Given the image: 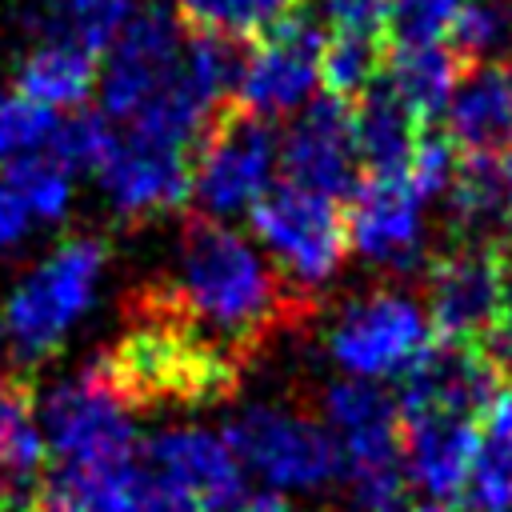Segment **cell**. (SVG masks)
I'll return each mask as SVG.
<instances>
[{
	"instance_id": "cell-1",
	"label": "cell",
	"mask_w": 512,
	"mask_h": 512,
	"mask_svg": "<svg viewBox=\"0 0 512 512\" xmlns=\"http://www.w3.org/2000/svg\"><path fill=\"white\" fill-rule=\"evenodd\" d=\"M128 312L164 316L248 368V360L280 328L312 316V300L288 284L236 228L216 216L188 212L180 224L176 272L144 280L128 296Z\"/></svg>"
},
{
	"instance_id": "cell-2",
	"label": "cell",
	"mask_w": 512,
	"mask_h": 512,
	"mask_svg": "<svg viewBox=\"0 0 512 512\" xmlns=\"http://www.w3.org/2000/svg\"><path fill=\"white\" fill-rule=\"evenodd\" d=\"M128 320L132 328L88 364L128 412L204 408L236 396L244 380V368L236 360L208 348L164 316L128 312Z\"/></svg>"
},
{
	"instance_id": "cell-3",
	"label": "cell",
	"mask_w": 512,
	"mask_h": 512,
	"mask_svg": "<svg viewBox=\"0 0 512 512\" xmlns=\"http://www.w3.org/2000/svg\"><path fill=\"white\" fill-rule=\"evenodd\" d=\"M108 248L92 236L64 240L44 264H36L0 312V364L28 372L36 360L60 348L64 332L92 304Z\"/></svg>"
},
{
	"instance_id": "cell-4",
	"label": "cell",
	"mask_w": 512,
	"mask_h": 512,
	"mask_svg": "<svg viewBox=\"0 0 512 512\" xmlns=\"http://www.w3.org/2000/svg\"><path fill=\"white\" fill-rule=\"evenodd\" d=\"M248 220L272 252V268L300 292H316L352 248L344 204L288 180L268 184L248 208Z\"/></svg>"
},
{
	"instance_id": "cell-5",
	"label": "cell",
	"mask_w": 512,
	"mask_h": 512,
	"mask_svg": "<svg viewBox=\"0 0 512 512\" xmlns=\"http://www.w3.org/2000/svg\"><path fill=\"white\" fill-rule=\"evenodd\" d=\"M276 136L268 120L248 112L240 100L212 108L200 144L192 152V196L204 216H232L256 204L268 188Z\"/></svg>"
},
{
	"instance_id": "cell-6",
	"label": "cell",
	"mask_w": 512,
	"mask_h": 512,
	"mask_svg": "<svg viewBox=\"0 0 512 512\" xmlns=\"http://www.w3.org/2000/svg\"><path fill=\"white\" fill-rule=\"evenodd\" d=\"M428 340L480 344L504 324L500 240H468L436 252L424 276Z\"/></svg>"
},
{
	"instance_id": "cell-7",
	"label": "cell",
	"mask_w": 512,
	"mask_h": 512,
	"mask_svg": "<svg viewBox=\"0 0 512 512\" xmlns=\"http://www.w3.org/2000/svg\"><path fill=\"white\" fill-rule=\"evenodd\" d=\"M40 416L56 464L120 468L136 456L132 412L100 384L92 368H80V376L56 384Z\"/></svg>"
},
{
	"instance_id": "cell-8",
	"label": "cell",
	"mask_w": 512,
	"mask_h": 512,
	"mask_svg": "<svg viewBox=\"0 0 512 512\" xmlns=\"http://www.w3.org/2000/svg\"><path fill=\"white\" fill-rule=\"evenodd\" d=\"M236 464H248L276 488H316L340 472V444L308 416L256 404L224 428Z\"/></svg>"
},
{
	"instance_id": "cell-9",
	"label": "cell",
	"mask_w": 512,
	"mask_h": 512,
	"mask_svg": "<svg viewBox=\"0 0 512 512\" xmlns=\"http://www.w3.org/2000/svg\"><path fill=\"white\" fill-rule=\"evenodd\" d=\"M184 72V24L176 12L140 8L128 16L120 36L104 52L100 84V112L112 120H132L144 104H152L176 76Z\"/></svg>"
},
{
	"instance_id": "cell-10",
	"label": "cell",
	"mask_w": 512,
	"mask_h": 512,
	"mask_svg": "<svg viewBox=\"0 0 512 512\" xmlns=\"http://www.w3.org/2000/svg\"><path fill=\"white\" fill-rule=\"evenodd\" d=\"M328 32L324 16H316L304 0L256 44L252 64L244 72V84L236 100L256 112L260 120H280L292 108L308 100V92L320 80V56H324Z\"/></svg>"
},
{
	"instance_id": "cell-11",
	"label": "cell",
	"mask_w": 512,
	"mask_h": 512,
	"mask_svg": "<svg viewBox=\"0 0 512 512\" xmlns=\"http://www.w3.org/2000/svg\"><path fill=\"white\" fill-rule=\"evenodd\" d=\"M280 168L288 184L348 204V196L360 184V160L352 144V104L336 96L308 100L280 140Z\"/></svg>"
},
{
	"instance_id": "cell-12",
	"label": "cell",
	"mask_w": 512,
	"mask_h": 512,
	"mask_svg": "<svg viewBox=\"0 0 512 512\" xmlns=\"http://www.w3.org/2000/svg\"><path fill=\"white\" fill-rule=\"evenodd\" d=\"M508 388V380L488 364L476 344L428 340L412 364L400 372L396 408L400 412H448L464 420H484L492 400Z\"/></svg>"
},
{
	"instance_id": "cell-13",
	"label": "cell",
	"mask_w": 512,
	"mask_h": 512,
	"mask_svg": "<svg viewBox=\"0 0 512 512\" xmlns=\"http://www.w3.org/2000/svg\"><path fill=\"white\" fill-rule=\"evenodd\" d=\"M424 344H428V320L420 304L388 288L356 300L332 332V356L344 368H352L360 380L400 376Z\"/></svg>"
},
{
	"instance_id": "cell-14",
	"label": "cell",
	"mask_w": 512,
	"mask_h": 512,
	"mask_svg": "<svg viewBox=\"0 0 512 512\" xmlns=\"http://www.w3.org/2000/svg\"><path fill=\"white\" fill-rule=\"evenodd\" d=\"M420 196L404 176H360L356 192L348 196V240L372 264H388L408 272L424 256V228H420Z\"/></svg>"
},
{
	"instance_id": "cell-15",
	"label": "cell",
	"mask_w": 512,
	"mask_h": 512,
	"mask_svg": "<svg viewBox=\"0 0 512 512\" xmlns=\"http://www.w3.org/2000/svg\"><path fill=\"white\" fill-rule=\"evenodd\" d=\"M112 208L124 220H148L184 208L192 196V156L120 136V148L96 172Z\"/></svg>"
},
{
	"instance_id": "cell-16",
	"label": "cell",
	"mask_w": 512,
	"mask_h": 512,
	"mask_svg": "<svg viewBox=\"0 0 512 512\" xmlns=\"http://www.w3.org/2000/svg\"><path fill=\"white\" fill-rule=\"evenodd\" d=\"M400 460L412 484L436 500H460L480 448V424L448 412H400Z\"/></svg>"
},
{
	"instance_id": "cell-17",
	"label": "cell",
	"mask_w": 512,
	"mask_h": 512,
	"mask_svg": "<svg viewBox=\"0 0 512 512\" xmlns=\"http://www.w3.org/2000/svg\"><path fill=\"white\" fill-rule=\"evenodd\" d=\"M144 464L188 488L204 512L236 508L244 500V472L228 444L204 428H164L144 448Z\"/></svg>"
},
{
	"instance_id": "cell-18",
	"label": "cell",
	"mask_w": 512,
	"mask_h": 512,
	"mask_svg": "<svg viewBox=\"0 0 512 512\" xmlns=\"http://www.w3.org/2000/svg\"><path fill=\"white\" fill-rule=\"evenodd\" d=\"M420 136V120L400 104L384 76L352 104V144L360 176H404Z\"/></svg>"
},
{
	"instance_id": "cell-19",
	"label": "cell",
	"mask_w": 512,
	"mask_h": 512,
	"mask_svg": "<svg viewBox=\"0 0 512 512\" xmlns=\"http://www.w3.org/2000/svg\"><path fill=\"white\" fill-rule=\"evenodd\" d=\"M456 76H460V60L448 52V44L392 48L388 52V64H384L388 88L420 120V128H432L444 116V104L452 96Z\"/></svg>"
},
{
	"instance_id": "cell-20",
	"label": "cell",
	"mask_w": 512,
	"mask_h": 512,
	"mask_svg": "<svg viewBox=\"0 0 512 512\" xmlns=\"http://www.w3.org/2000/svg\"><path fill=\"white\" fill-rule=\"evenodd\" d=\"M128 16L132 0H36L28 24L44 36V44H68L96 60L120 36Z\"/></svg>"
},
{
	"instance_id": "cell-21",
	"label": "cell",
	"mask_w": 512,
	"mask_h": 512,
	"mask_svg": "<svg viewBox=\"0 0 512 512\" xmlns=\"http://www.w3.org/2000/svg\"><path fill=\"white\" fill-rule=\"evenodd\" d=\"M96 60L68 44H40L16 68V92L40 108H80L96 88Z\"/></svg>"
},
{
	"instance_id": "cell-22",
	"label": "cell",
	"mask_w": 512,
	"mask_h": 512,
	"mask_svg": "<svg viewBox=\"0 0 512 512\" xmlns=\"http://www.w3.org/2000/svg\"><path fill=\"white\" fill-rule=\"evenodd\" d=\"M124 472H128V464L80 468V464L52 460L32 488V508L36 512H120Z\"/></svg>"
},
{
	"instance_id": "cell-23",
	"label": "cell",
	"mask_w": 512,
	"mask_h": 512,
	"mask_svg": "<svg viewBox=\"0 0 512 512\" xmlns=\"http://www.w3.org/2000/svg\"><path fill=\"white\" fill-rule=\"evenodd\" d=\"M32 416H36L32 376L0 364V464L24 480L44 464V444Z\"/></svg>"
},
{
	"instance_id": "cell-24",
	"label": "cell",
	"mask_w": 512,
	"mask_h": 512,
	"mask_svg": "<svg viewBox=\"0 0 512 512\" xmlns=\"http://www.w3.org/2000/svg\"><path fill=\"white\" fill-rule=\"evenodd\" d=\"M392 44L384 36H348V32H332L320 56V84L324 96H336L344 104H356L380 76L388 64Z\"/></svg>"
},
{
	"instance_id": "cell-25",
	"label": "cell",
	"mask_w": 512,
	"mask_h": 512,
	"mask_svg": "<svg viewBox=\"0 0 512 512\" xmlns=\"http://www.w3.org/2000/svg\"><path fill=\"white\" fill-rule=\"evenodd\" d=\"M444 36L460 68L508 60L512 56V4L508 0H464Z\"/></svg>"
},
{
	"instance_id": "cell-26",
	"label": "cell",
	"mask_w": 512,
	"mask_h": 512,
	"mask_svg": "<svg viewBox=\"0 0 512 512\" xmlns=\"http://www.w3.org/2000/svg\"><path fill=\"white\" fill-rule=\"evenodd\" d=\"M300 0H180L176 20L188 28H208L260 44Z\"/></svg>"
},
{
	"instance_id": "cell-27",
	"label": "cell",
	"mask_w": 512,
	"mask_h": 512,
	"mask_svg": "<svg viewBox=\"0 0 512 512\" xmlns=\"http://www.w3.org/2000/svg\"><path fill=\"white\" fill-rule=\"evenodd\" d=\"M116 148H120V132L100 108H76L72 116L56 120V132L44 144V152L64 172H100Z\"/></svg>"
},
{
	"instance_id": "cell-28",
	"label": "cell",
	"mask_w": 512,
	"mask_h": 512,
	"mask_svg": "<svg viewBox=\"0 0 512 512\" xmlns=\"http://www.w3.org/2000/svg\"><path fill=\"white\" fill-rule=\"evenodd\" d=\"M324 416L344 432H372V428H396L400 424V408L396 396L388 388H380L376 380H336L324 392Z\"/></svg>"
},
{
	"instance_id": "cell-29",
	"label": "cell",
	"mask_w": 512,
	"mask_h": 512,
	"mask_svg": "<svg viewBox=\"0 0 512 512\" xmlns=\"http://www.w3.org/2000/svg\"><path fill=\"white\" fill-rule=\"evenodd\" d=\"M460 504L468 512H512V436L484 432Z\"/></svg>"
},
{
	"instance_id": "cell-30",
	"label": "cell",
	"mask_w": 512,
	"mask_h": 512,
	"mask_svg": "<svg viewBox=\"0 0 512 512\" xmlns=\"http://www.w3.org/2000/svg\"><path fill=\"white\" fill-rule=\"evenodd\" d=\"M4 184L28 204L32 216H44V220L64 216L68 192H72L68 172L48 152H24V156L4 160Z\"/></svg>"
},
{
	"instance_id": "cell-31",
	"label": "cell",
	"mask_w": 512,
	"mask_h": 512,
	"mask_svg": "<svg viewBox=\"0 0 512 512\" xmlns=\"http://www.w3.org/2000/svg\"><path fill=\"white\" fill-rule=\"evenodd\" d=\"M464 0H388V44L392 48H420L440 44L456 8Z\"/></svg>"
},
{
	"instance_id": "cell-32",
	"label": "cell",
	"mask_w": 512,
	"mask_h": 512,
	"mask_svg": "<svg viewBox=\"0 0 512 512\" xmlns=\"http://www.w3.org/2000/svg\"><path fill=\"white\" fill-rule=\"evenodd\" d=\"M56 132V112L24 100L20 92H0V160L40 152Z\"/></svg>"
},
{
	"instance_id": "cell-33",
	"label": "cell",
	"mask_w": 512,
	"mask_h": 512,
	"mask_svg": "<svg viewBox=\"0 0 512 512\" xmlns=\"http://www.w3.org/2000/svg\"><path fill=\"white\" fill-rule=\"evenodd\" d=\"M120 512H204V508L188 488H180L164 472L132 460L128 472H124Z\"/></svg>"
},
{
	"instance_id": "cell-34",
	"label": "cell",
	"mask_w": 512,
	"mask_h": 512,
	"mask_svg": "<svg viewBox=\"0 0 512 512\" xmlns=\"http://www.w3.org/2000/svg\"><path fill=\"white\" fill-rule=\"evenodd\" d=\"M456 160L460 152L448 144L444 132H424L416 152H412V164H408V184L416 188L420 200H432V196H444L448 192V180L456 172Z\"/></svg>"
},
{
	"instance_id": "cell-35",
	"label": "cell",
	"mask_w": 512,
	"mask_h": 512,
	"mask_svg": "<svg viewBox=\"0 0 512 512\" xmlns=\"http://www.w3.org/2000/svg\"><path fill=\"white\" fill-rule=\"evenodd\" d=\"M324 24L348 36H384L388 40V0H320Z\"/></svg>"
},
{
	"instance_id": "cell-36",
	"label": "cell",
	"mask_w": 512,
	"mask_h": 512,
	"mask_svg": "<svg viewBox=\"0 0 512 512\" xmlns=\"http://www.w3.org/2000/svg\"><path fill=\"white\" fill-rule=\"evenodd\" d=\"M32 224V212L28 204L0 180V244H16Z\"/></svg>"
},
{
	"instance_id": "cell-37",
	"label": "cell",
	"mask_w": 512,
	"mask_h": 512,
	"mask_svg": "<svg viewBox=\"0 0 512 512\" xmlns=\"http://www.w3.org/2000/svg\"><path fill=\"white\" fill-rule=\"evenodd\" d=\"M500 288H504V324L512 328V232L500 240Z\"/></svg>"
},
{
	"instance_id": "cell-38",
	"label": "cell",
	"mask_w": 512,
	"mask_h": 512,
	"mask_svg": "<svg viewBox=\"0 0 512 512\" xmlns=\"http://www.w3.org/2000/svg\"><path fill=\"white\" fill-rule=\"evenodd\" d=\"M236 512H288V500L280 492H252L236 504Z\"/></svg>"
},
{
	"instance_id": "cell-39",
	"label": "cell",
	"mask_w": 512,
	"mask_h": 512,
	"mask_svg": "<svg viewBox=\"0 0 512 512\" xmlns=\"http://www.w3.org/2000/svg\"><path fill=\"white\" fill-rule=\"evenodd\" d=\"M400 512H452L444 504H412V508H400Z\"/></svg>"
}]
</instances>
